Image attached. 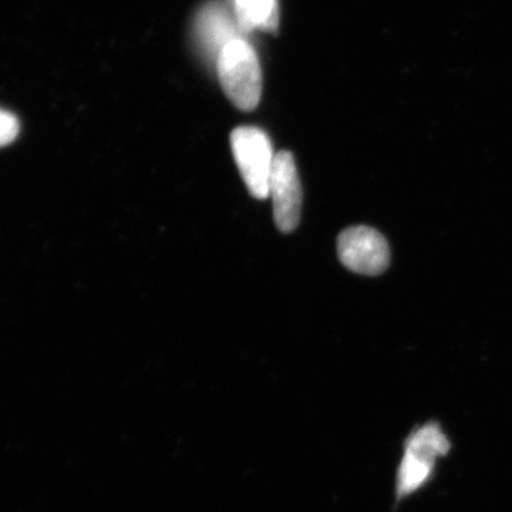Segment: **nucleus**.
Returning a JSON list of instances; mask_svg holds the SVG:
<instances>
[{
    "label": "nucleus",
    "mask_w": 512,
    "mask_h": 512,
    "mask_svg": "<svg viewBox=\"0 0 512 512\" xmlns=\"http://www.w3.org/2000/svg\"><path fill=\"white\" fill-rule=\"evenodd\" d=\"M451 450L453 441L440 421L417 424L403 440L402 457L394 476V507L424 490Z\"/></svg>",
    "instance_id": "f257e3e1"
},
{
    "label": "nucleus",
    "mask_w": 512,
    "mask_h": 512,
    "mask_svg": "<svg viewBox=\"0 0 512 512\" xmlns=\"http://www.w3.org/2000/svg\"><path fill=\"white\" fill-rule=\"evenodd\" d=\"M222 89L231 103L242 111L258 106L262 94V72L254 47L244 39L231 40L217 59Z\"/></svg>",
    "instance_id": "f03ea898"
},
{
    "label": "nucleus",
    "mask_w": 512,
    "mask_h": 512,
    "mask_svg": "<svg viewBox=\"0 0 512 512\" xmlns=\"http://www.w3.org/2000/svg\"><path fill=\"white\" fill-rule=\"evenodd\" d=\"M231 150L248 191L256 200L269 198L276 154L264 130L245 126L231 133Z\"/></svg>",
    "instance_id": "7ed1b4c3"
},
{
    "label": "nucleus",
    "mask_w": 512,
    "mask_h": 512,
    "mask_svg": "<svg viewBox=\"0 0 512 512\" xmlns=\"http://www.w3.org/2000/svg\"><path fill=\"white\" fill-rule=\"evenodd\" d=\"M269 198L279 231L284 234L295 231L301 221L303 192L295 158L289 151L276 154L269 181Z\"/></svg>",
    "instance_id": "20e7f679"
},
{
    "label": "nucleus",
    "mask_w": 512,
    "mask_h": 512,
    "mask_svg": "<svg viewBox=\"0 0 512 512\" xmlns=\"http://www.w3.org/2000/svg\"><path fill=\"white\" fill-rule=\"evenodd\" d=\"M340 262L355 274L375 276L386 271L390 261L389 245L376 229L352 227L338 239Z\"/></svg>",
    "instance_id": "39448f33"
},
{
    "label": "nucleus",
    "mask_w": 512,
    "mask_h": 512,
    "mask_svg": "<svg viewBox=\"0 0 512 512\" xmlns=\"http://www.w3.org/2000/svg\"><path fill=\"white\" fill-rule=\"evenodd\" d=\"M198 36L202 45L212 53L217 52L218 55L231 40L237 39L227 13L218 6H211L201 13L198 20Z\"/></svg>",
    "instance_id": "423d86ee"
},
{
    "label": "nucleus",
    "mask_w": 512,
    "mask_h": 512,
    "mask_svg": "<svg viewBox=\"0 0 512 512\" xmlns=\"http://www.w3.org/2000/svg\"><path fill=\"white\" fill-rule=\"evenodd\" d=\"M239 25L244 30H272L278 23L276 0H234Z\"/></svg>",
    "instance_id": "0eeeda50"
},
{
    "label": "nucleus",
    "mask_w": 512,
    "mask_h": 512,
    "mask_svg": "<svg viewBox=\"0 0 512 512\" xmlns=\"http://www.w3.org/2000/svg\"><path fill=\"white\" fill-rule=\"evenodd\" d=\"M19 130L18 119L9 111L0 109V147L13 143L18 137Z\"/></svg>",
    "instance_id": "6e6552de"
}]
</instances>
